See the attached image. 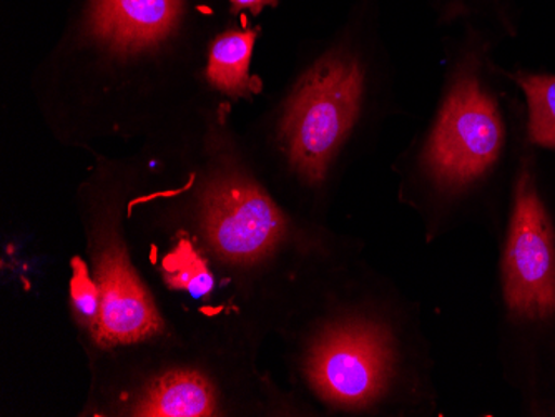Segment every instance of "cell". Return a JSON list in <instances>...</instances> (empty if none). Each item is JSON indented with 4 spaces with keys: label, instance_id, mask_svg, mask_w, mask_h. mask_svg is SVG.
Returning a JSON list of instances; mask_svg holds the SVG:
<instances>
[{
    "label": "cell",
    "instance_id": "6da1fadb",
    "mask_svg": "<svg viewBox=\"0 0 555 417\" xmlns=\"http://www.w3.org/2000/svg\"><path fill=\"white\" fill-rule=\"evenodd\" d=\"M363 95V71L348 55L318 62L296 87L282 121L289 164L318 183L354 126Z\"/></svg>",
    "mask_w": 555,
    "mask_h": 417
},
{
    "label": "cell",
    "instance_id": "7a4b0ae2",
    "mask_svg": "<svg viewBox=\"0 0 555 417\" xmlns=\"http://www.w3.org/2000/svg\"><path fill=\"white\" fill-rule=\"evenodd\" d=\"M504 145V126L491 95L474 77H463L442 105L424 165L442 186L460 188L481 179Z\"/></svg>",
    "mask_w": 555,
    "mask_h": 417
},
{
    "label": "cell",
    "instance_id": "3957f363",
    "mask_svg": "<svg viewBox=\"0 0 555 417\" xmlns=\"http://www.w3.org/2000/svg\"><path fill=\"white\" fill-rule=\"evenodd\" d=\"M395 372L389 333L373 323L327 329L311 348L307 375L318 396L339 407H364L385 394Z\"/></svg>",
    "mask_w": 555,
    "mask_h": 417
},
{
    "label": "cell",
    "instance_id": "277c9868",
    "mask_svg": "<svg viewBox=\"0 0 555 417\" xmlns=\"http://www.w3.org/2000/svg\"><path fill=\"white\" fill-rule=\"evenodd\" d=\"M502 275L511 313L527 320L555 316V236L527 171L517 182Z\"/></svg>",
    "mask_w": 555,
    "mask_h": 417
},
{
    "label": "cell",
    "instance_id": "5b68a950",
    "mask_svg": "<svg viewBox=\"0 0 555 417\" xmlns=\"http://www.w3.org/2000/svg\"><path fill=\"white\" fill-rule=\"evenodd\" d=\"M204 223L215 251L235 263L267 257L286 232L282 211L257 183L243 177L210 186L205 195Z\"/></svg>",
    "mask_w": 555,
    "mask_h": 417
},
{
    "label": "cell",
    "instance_id": "8992f818",
    "mask_svg": "<svg viewBox=\"0 0 555 417\" xmlns=\"http://www.w3.org/2000/svg\"><path fill=\"white\" fill-rule=\"evenodd\" d=\"M100 311L93 338L102 348L129 344L162 331L160 314L120 247H108L96 263Z\"/></svg>",
    "mask_w": 555,
    "mask_h": 417
},
{
    "label": "cell",
    "instance_id": "52a82bcc",
    "mask_svg": "<svg viewBox=\"0 0 555 417\" xmlns=\"http://www.w3.org/2000/svg\"><path fill=\"white\" fill-rule=\"evenodd\" d=\"M182 12V0H93L92 32L118 51H137L164 39Z\"/></svg>",
    "mask_w": 555,
    "mask_h": 417
},
{
    "label": "cell",
    "instance_id": "ba28073f",
    "mask_svg": "<svg viewBox=\"0 0 555 417\" xmlns=\"http://www.w3.org/2000/svg\"><path fill=\"white\" fill-rule=\"evenodd\" d=\"M215 411L210 382L193 372H173L162 376L149 389L137 416L205 417Z\"/></svg>",
    "mask_w": 555,
    "mask_h": 417
},
{
    "label": "cell",
    "instance_id": "9c48e42d",
    "mask_svg": "<svg viewBox=\"0 0 555 417\" xmlns=\"http://www.w3.org/2000/svg\"><path fill=\"white\" fill-rule=\"evenodd\" d=\"M255 39L254 30H232L215 40L207 70L211 86L232 96H248L260 90V80L249 76Z\"/></svg>",
    "mask_w": 555,
    "mask_h": 417
},
{
    "label": "cell",
    "instance_id": "30bf717a",
    "mask_svg": "<svg viewBox=\"0 0 555 417\" xmlns=\"http://www.w3.org/2000/svg\"><path fill=\"white\" fill-rule=\"evenodd\" d=\"M529 104V136L538 145L555 148V77L519 79Z\"/></svg>",
    "mask_w": 555,
    "mask_h": 417
},
{
    "label": "cell",
    "instance_id": "8fae6325",
    "mask_svg": "<svg viewBox=\"0 0 555 417\" xmlns=\"http://www.w3.org/2000/svg\"><path fill=\"white\" fill-rule=\"evenodd\" d=\"M165 282L170 288L185 289L192 297L202 298L214 289V276L189 239H180L171 253L165 257Z\"/></svg>",
    "mask_w": 555,
    "mask_h": 417
},
{
    "label": "cell",
    "instance_id": "7c38bea8",
    "mask_svg": "<svg viewBox=\"0 0 555 417\" xmlns=\"http://www.w3.org/2000/svg\"><path fill=\"white\" fill-rule=\"evenodd\" d=\"M72 266H74V278H72L70 289L75 313L79 314L83 323L93 326L100 311L99 286L90 279L86 263L80 258H75Z\"/></svg>",
    "mask_w": 555,
    "mask_h": 417
},
{
    "label": "cell",
    "instance_id": "4fadbf2b",
    "mask_svg": "<svg viewBox=\"0 0 555 417\" xmlns=\"http://www.w3.org/2000/svg\"><path fill=\"white\" fill-rule=\"evenodd\" d=\"M278 0H232L233 12L249 9L255 15L260 14L267 5H276Z\"/></svg>",
    "mask_w": 555,
    "mask_h": 417
}]
</instances>
